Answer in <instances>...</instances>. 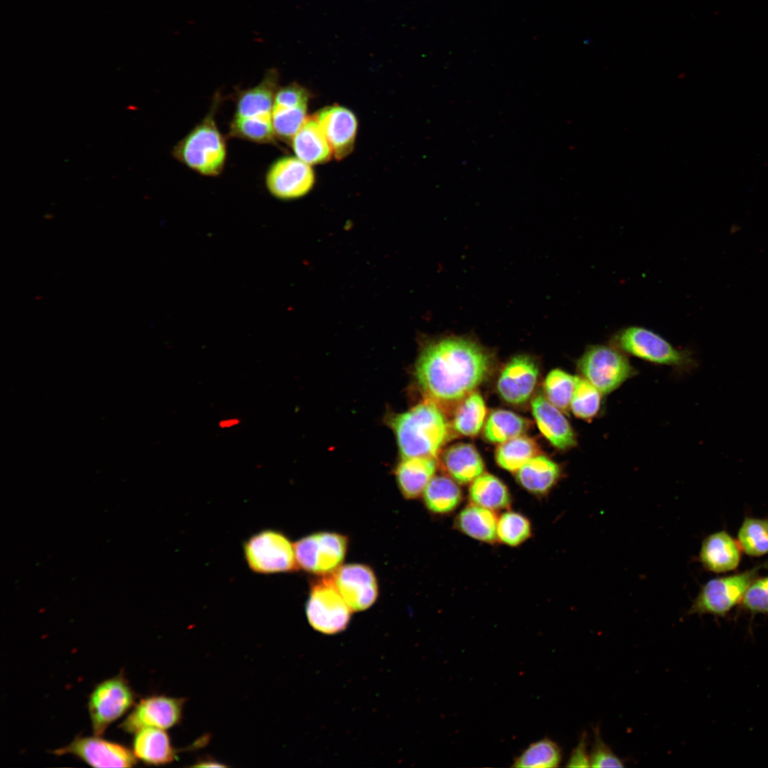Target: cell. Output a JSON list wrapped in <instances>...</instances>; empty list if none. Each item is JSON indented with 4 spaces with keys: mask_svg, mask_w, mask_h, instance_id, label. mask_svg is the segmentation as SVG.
<instances>
[{
    "mask_svg": "<svg viewBox=\"0 0 768 768\" xmlns=\"http://www.w3.org/2000/svg\"><path fill=\"white\" fill-rule=\"evenodd\" d=\"M351 611L338 591L332 577H325L312 587L306 614L314 629L327 634L341 631L350 620Z\"/></svg>",
    "mask_w": 768,
    "mask_h": 768,
    "instance_id": "9c48e42d",
    "label": "cell"
},
{
    "mask_svg": "<svg viewBox=\"0 0 768 768\" xmlns=\"http://www.w3.org/2000/svg\"><path fill=\"white\" fill-rule=\"evenodd\" d=\"M530 535L529 521L520 513L509 511L498 520L497 537L505 544L516 546Z\"/></svg>",
    "mask_w": 768,
    "mask_h": 768,
    "instance_id": "d590c367",
    "label": "cell"
},
{
    "mask_svg": "<svg viewBox=\"0 0 768 768\" xmlns=\"http://www.w3.org/2000/svg\"><path fill=\"white\" fill-rule=\"evenodd\" d=\"M99 737H77L53 752L73 754L94 767H132L137 764V757L127 747Z\"/></svg>",
    "mask_w": 768,
    "mask_h": 768,
    "instance_id": "5bb4252c",
    "label": "cell"
},
{
    "mask_svg": "<svg viewBox=\"0 0 768 768\" xmlns=\"http://www.w3.org/2000/svg\"><path fill=\"white\" fill-rule=\"evenodd\" d=\"M601 392L583 377L577 376L570 402L573 414L583 420L597 415L601 406Z\"/></svg>",
    "mask_w": 768,
    "mask_h": 768,
    "instance_id": "836d02e7",
    "label": "cell"
},
{
    "mask_svg": "<svg viewBox=\"0 0 768 768\" xmlns=\"http://www.w3.org/2000/svg\"><path fill=\"white\" fill-rule=\"evenodd\" d=\"M220 97L218 93L215 95L206 116L177 143L172 151L176 160L206 176L219 175L226 160L225 141L215 119Z\"/></svg>",
    "mask_w": 768,
    "mask_h": 768,
    "instance_id": "277c9868",
    "label": "cell"
},
{
    "mask_svg": "<svg viewBox=\"0 0 768 768\" xmlns=\"http://www.w3.org/2000/svg\"><path fill=\"white\" fill-rule=\"evenodd\" d=\"M392 427L402 458H436L448 434L446 418L432 400L397 415Z\"/></svg>",
    "mask_w": 768,
    "mask_h": 768,
    "instance_id": "3957f363",
    "label": "cell"
},
{
    "mask_svg": "<svg viewBox=\"0 0 768 768\" xmlns=\"http://www.w3.org/2000/svg\"><path fill=\"white\" fill-rule=\"evenodd\" d=\"M577 368L582 377L602 394L612 393L635 373L624 352L602 344L587 346L577 361Z\"/></svg>",
    "mask_w": 768,
    "mask_h": 768,
    "instance_id": "52a82bcc",
    "label": "cell"
},
{
    "mask_svg": "<svg viewBox=\"0 0 768 768\" xmlns=\"http://www.w3.org/2000/svg\"><path fill=\"white\" fill-rule=\"evenodd\" d=\"M423 495L427 507L438 513L453 511L462 498L459 486L445 476L433 477L426 486Z\"/></svg>",
    "mask_w": 768,
    "mask_h": 768,
    "instance_id": "4316f807",
    "label": "cell"
},
{
    "mask_svg": "<svg viewBox=\"0 0 768 768\" xmlns=\"http://www.w3.org/2000/svg\"><path fill=\"white\" fill-rule=\"evenodd\" d=\"M193 767H225L226 765L223 764H222V763H220L219 762L215 761V760H212V759L205 760L204 759V760L198 762L196 764L193 765Z\"/></svg>",
    "mask_w": 768,
    "mask_h": 768,
    "instance_id": "60d3db41",
    "label": "cell"
},
{
    "mask_svg": "<svg viewBox=\"0 0 768 768\" xmlns=\"http://www.w3.org/2000/svg\"><path fill=\"white\" fill-rule=\"evenodd\" d=\"M309 97V93L304 87L294 82L277 89L274 105L282 107L304 105H307Z\"/></svg>",
    "mask_w": 768,
    "mask_h": 768,
    "instance_id": "f35d334b",
    "label": "cell"
},
{
    "mask_svg": "<svg viewBox=\"0 0 768 768\" xmlns=\"http://www.w3.org/2000/svg\"><path fill=\"white\" fill-rule=\"evenodd\" d=\"M436 467V458H402L396 469V478L403 496L415 498L423 493L433 478Z\"/></svg>",
    "mask_w": 768,
    "mask_h": 768,
    "instance_id": "7402d4cb",
    "label": "cell"
},
{
    "mask_svg": "<svg viewBox=\"0 0 768 768\" xmlns=\"http://www.w3.org/2000/svg\"><path fill=\"white\" fill-rule=\"evenodd\" d=\"M346 548V538L340 534L329 532L312 534L294 544L297 563L309 572H332L343 561Z\"/></svg>",
    "mask_w": 768,
    "mask_h": 768,
    "instance_id": "8fae6325",
    "label": "cell"
},
{
    "mask_svg": "<svg viewBox=\"0 0 768 768\" xmlns=\"http://www.w3.org/2000/svg\"><path fill=\"white\" fill-rule=\"evenodd\" d=\"M586 735L583 734L576 747L572 750L567 762V767H590V754L587 751Z\"/></svg>",
    "mask_w": 768,
    "mask_h": 768,
    "instance_id": "ab89813d",
    "label": "cell"
},
{
    "mask_svg": "<svg viewBox=\"0 0 768 768\" xmlns=\"http://www.w3.org/2000/svg\"><path fill=\"white\" fill-rule=\"evenodd\" d=\"M486 414L484 401L477 393H472L462 400L453 419L454 430L465 436H474L480 431Z\"/></svg>",
    "mask_w": 768,
    "mask_h": 768,
    "instance_id": "f546056e",
    "label": "cell"
},
{
    "mask_svg": "<svg viewBox=\"0 0 768 768\" xmlns=\"http://www.w3.org/2000/svg\"><path fill=\"white\" fill-rule=\"evenodd\" d=\"M737 543L727 532L720 530L710 534L702 542L698 559L710 572L722 573L735 570L741 560Z\"/></svg>",
    "mask_w": 768,
    "mask_h": 768,
    "instance_id": "d6986e66",
    "label": "cell"
},
{
    "mask_svg": "<svg viewBox=\"0 0 768 768\" xmlns=\"http://www.w3.org/2000/svg\"><path fill=\"white\" fill-rule=\"evenodd\" d=\"M185 700L166 695H152L142 699L120 727L128 733H135L145 727L166 730L180 722Z\"/></svg>",
    "mask_w": 768,
    "mask_h": 768,
    "instance_id": "7c38bea8",
    "label": "cell"
},
{
    "mask_svg": "<svg viewBox=\"0 0 768 768\" xmlns=\"http://www.w3.org/2000/svg\"><path fill=\"white\" fill-rule=\"evenodd\" d=\"M742 608L752 614H768V575L755 578L746 590Z\"/></svg>",
    "mask_w": 768,
    "mask_h": 768,
    "instance_id": "8d00e7d4",
    "label": "cell"
},
{
    "mask_svg": "<svg viewBox=\"0 0 768 768\" xmlns=\"http://www.w3.org/2000/svg\"><path fill=\"white\" fill-rule=\"evenodd\" d=\"M737 543L747 555L759 557L768 553V518L746 517L738 533Z\"/></svg>",
    "mask_w": 768,
    "mask_h": 768,
    "instance_id": "4dcf8cb0",
    "label": "cell"
},
{
    "mask_svg": "<svg viewBox=\"0 0 768 768\" xmlns=\"http://www.w3.org/2000/svg\"><path fill=\"white\" fill-rule=\"evenodd\" d=\"M538 373L539 368L534 359L528 356H517L501 371L497 383L498 391L509 403H523L531 395Z\"/></svg>",
    "mask_w": 768,
    "mask_h": 768,
    "instance_id": "2e32d148",
    "label": "cell"
},
{
    "mask_svg": "<svg viewBox=\"0 0 768 768\" xmlns=\"http://www.w3.org/2000/svg\"><path fill=\"white\" fill-rule=\"evenodd\" d=\"M538 453V447L532 439L520 435L498 446L496 460L503 469L516 471Z\"/></svg>",
    "mask_w": 768,
    "mask_h": 768,
    "instance_id": "f1b7e54d",
    "label": "cell"
},
{
    "mask_svg": "<svg viewBox=\"0 0 768 768\" xmlns=\"http://www.w3.org/2000/svg\"><path fill=\"white\" fill-rule=\"evenodd\" d=\"M469 497L474 504L491 510L506 508L511 501L505 484L489 474H482L473 481L469 489Z\"/></svg>",
    "mask_w": 768,
    "mask_h": 768,
    "instance_id": "484cf974",
    "label": "cell"
},
{
    "mask_svg": "<svg viewBox=\"0 0 768 768\" xmlns=\"http://www.w3.org/2000/svg\"><path fill=\"white\" fill-rule=\"evenodd\" d=\"M444 469L458 483L467 484L483 474L484 464L476 448L467 443L449 447L442 455Z\"/></svg>",
    "mask_w": 768,
    "mask_h": 768,
    "instance_id": "603a6c76",
    "label": "cell"
},
{
    "mask_svg": "<svg viewBox=\"0 0 768 768\" xmlns=\"http://www.w3.org/2000/svg\"><path fill=\"white\" fill-rule=\"evenodd\" d=\"M533 415L541 433L556 448L565 450L576 444L575 432L561 412L543 395L531 402Z\"/></svg>",
    "mask_w": 768,
    "mask_h": 768,
    "instance_id": "ac0fdd59",
    "label": "cell"
},
{
    "mask_svg": "<svg viewBox=\"0 0 768 768\" xmlns=\"http://www.w3.org/2000/svg\"><path fill=\"white\" fill-rule=\"evenodd\" d=\"M346 604L353 611L370 607L378 596V584L372 570L366 565L349 564L341 567L331 576Z\"/></svg>",
    "mask_w": 768,
    "mask_h": 768,
    "instance_id": "9a60e30c",
    "label": "cell"
},
{
    "mask_svg": "<svg viewBox=\"0 0 768 768\" xmlns=\"http://www.w3.org/2000/svg\"><path fill=\"white\" fill-rule=\"evenodd\" d=\"M612 346L624 353L643 360L679 369L693 368L697 363L693 353L673 346L659 334L639 326H624L610 338Z\"/></svg>",
    "mask_w": 768,
    "mask_h": 768,
    "instance_id": "5b68a950",
    "label": "cell"
},
{
    "mask_svg": "<svg viewBox=\"0 0 768 768\" xmlns=\"http://www.w3.org/2000/svg\"><path fill=\"white\" fill-rule=\"evenodd\" d=\"M314 174L310 165L294 156H284L269 168L265 183L269 192L279 199L303 196L311 188Z\"/></svg>",
    "mask_w": 768,
    "mask_h": 768,
    "instance_id": "4fadbf2b",
    "label": "cell"
},
{
    "mask_svg": "<svg viewBox=\"0 0 768 768\" xmlns=\"http://www.w3.org/2000/svg\"><path fill=\"white\" fill-rule=\"evenodd\" d=\"M562 759L560 747L554 741L544 738L530 744L514 761V767L550 768L559 766Z\"/></svg>",
    "mask_w": 768,
    "mask_h": 768,
    "instance_id": "1f68e13d",
    "label": "cell"
},
{
    "mask_svg": "<svg viewBox=\"0 0 768 768\" xmlns=\"http://www.w3.org/2000/svg\"><path fill=\"white\" fill-rule=\"evenodd\" d=\"M498 520L491 509L476 504L468 506L457 518L462 532L476 540L493 542L497 537Z\"/></svg>",
    "mask_w": 768,
    "mask_h": 768,
    "instance_id": "d4e9b609",
    "label": "cell"
},
{
    "mask_svg": "<svg viewBox=\"0 0 768 768\" xmlns=\"http://www.w3.org/2000/svg\"><path fill=\"white\" fill-rule=\"evenodd\" d=\"M516 471L519 484L530 492L537 494L548 492L560 476L559 466L543 455L531 458Z\"/></svg>",
    "mask_w": 768,
    "mask_h": 768,
    "instance_id": "cb8c5ba5",
    "label": "cell"
},
{
    "mask_svg": "<svg viewBox=\"0 0 768 768\" xmlns=\"http://www.w3.org/2000/svg\"><path fill=\"white\" fill-rule=\"evenodd\" d=\"M307 105L295 107L273 105L272 121L275 137L292 140L306 119Z\"/></svg>",
    "mask_w": 768,
    "mask_h": 768,
    "instance_id": "e575fe53",
    "label": "cell"
},
{
    "mask_svg": "<svg viewBox=\"0 0 768 768\" xmlns=\"http://www.w3.org/2000/svg\"><path fill=\"white\" fill-rule=\"evenodd\" d=\"M768 562L731 575L715 577L701 586L687 614L726 616L739 604L757 573Z\"/></svg>",
    "mask_w": 768,
    "mask_h": 768,
    "instance_id": "8992f818",
    "label": "cell"
},
{
    "mask_svg": "<svg viewBox=\"0 0 768 768\" xmlns=\"http://www.w3.org/2000/svg\"><path fill=\"white\" fill-rule=\"evenodd\" d=\"M489 352L476 341L447 337L426 346L416 364L423 392L437 403L453 404L472 393L488 375Z\"/></svg>",
    "mask_w": 768,
    "mask_h": 768,
    "instance_id": "6da1fadb",
    "label": "cell"
},
{
    "mask_svg": "<svg viewBox=\"0 0 768 768\" xmlns=\"http://www.w3.org/2000/svg\"><path fill=\"white\" fill-rule=\"evenodd\" d=\"M333 154L342 159L350 154L357 132V120L349 110L338 105L325 107L316 115Z\"/></svg>",
    "mask_w": 768,
    "mask_h": 768,
    "instance_id": "e0dca14e",
    "label": "cell"
},
{
    "mask_svg": "<svg viewBox=\"0 0 768 768\" xmlns=\"http://www.w3.org/2000/svg\"><path fill=\"white\" fill-rule=\"evenodd\" d=\"M135 695L127 681L117 676L99 683L88 702L92 731L101 736L108 726L123 715L134 703Z\"/></svg>",
    "mask_w": 768,
    "mask_h": 768,
    "instance_id": "30bf717a",
    "label": "cell"
},
{
    "mask_svg": "<svg viewBox=\"0 0 768 768\" xmlns=\"http://www.w3.org/2000/svg\"><path fill=\"white\" fill-rule=\"evenodd\" d=\"M291 144L296 156L309 165L326 162L333 154L315 116L306 117L292 139Z\"/></svg>",
    "mask_w": 768,
    "mask_h": 768,
    "instance_id": "ffe728a7",
    "label": "cell"
},
{
    "mask_svg": "<svg viewBox=\"0 0 768 768\" xmlns=\"http://www.w3.org/2000/svg\"><path fill=\"white\" fill-rule=\"evenodd\" d=\"M245 561L257 574L290 572L296 568L294 545L282 533L270 529L250 536L243 545Z\"/></svg>",
    "mask_w": 768,
    "mask_h": 768,
    "instance_id": "ba28073f",
    "label": "cell"
},
{
    "mask_svg": "<svg viewBox=\"0 0 768 768\" xmlns=\"http://www.w3.org/2000/svg\"><path fill=\"white\" fill-rule=\"evenodd\" d=\"M590 767H623L624 762L602 739L599 727L594 730V743L590 754Z\"/></svg>",
    "mask_w": 768,
    "mask_h": 768,
    "instance_id": "74e56055",
    "label": "cell"
},
{
    "mask_svg": "<svg viewBox=\"0 0 768 768\" xmlns=\"http://www.w3.org/2000/svg\"><path fill=\"white\" fill-rule=\"evenodd\" d=\"M278 80V72L272 68L257 85L238 93L229 137L259 144L275 143L272 114Z\"/></svg>",
    "mask_w": 768,
    "mask_h": 768,
    "instance_id": "7a4b0ae2",
    "label": "cell"
},
{
    "mask_svg": "<svg viewBox=\"0 0 768 768\" xmlns=\"http://www.w3.org/2000/svg\"><path fill=\"white\" fill-rule=\"evenodd\" d=\"M527 427V422L522 417L508 410H498L488 417L484 435L489 442L501 444L522 435Z\"/></svg>",
    "mask_w": 768,
    "mask_h": 768,
    "instance_id": "83f0119b",
    "label": "cell"
},
{
    "mask_svg": "<svg viewBox=\"0 0 768 768\" xmlns=\"http://www.w3.org/2000/svg\"><path fill=\"white\" fill-rule=\"evenodd\" d=\"M239 422H240V420H238V419H228V420L220 421V427H223V428H224V427H230L232 426L238 425Z\"/></svg>",
    "mask_w": 768,
    "mask_h": 768,
    "instance_id": "b9f144b4",
    "label": "cell"
},
{
    "mask_svg": "<svg viewBox=\"0 0 768 768\" xmlns=\"http://www.w3.org/2000/svg\"><path fill=\"white\" fill-rule=\"evenodd\" d=\"M133 741L134 756L150 765H164L176 759V749L165 730L145 727L135 732Z\"/></svg>",
    "mask_w": 768,
    "mask_h": 768,
    "instance_id": "44dd1931",
    "label": "cell"
},
{
    "mask_svg": "<svg viewBox=\"0 0 768 768\" xmlns=\"http://www.w3.org/2000/svg\"><path fill=\"white\" fill-rule=\"evenodd\" d=\"M576 379L577 376L560 369H554L548 373L545 380L546 398L562 412H566L570 408Z\"/></svg>",
    "mask_w": 768,
    "mask_h": 768,
    "instance_id": "d6a6232c",
    "label": "cell"
}]
</instances>
